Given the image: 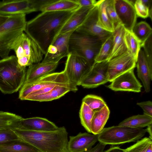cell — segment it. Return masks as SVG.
<instances>
[{
  "mask_svg": "<svg viewBox=\"0 0 152 152\" xmlns=\"http://www.w3.org/2000/svg\"><path fill=\"white\" fill-rule=\"evenodd\" d=\"M134 69L118 76L107 87L114 91L140 92L142 86L135 75Z\"/></svg>",
  "mask_w": 152,
  "mask_h": 152,
  "instance_id": "14",
  "label": "cell"
},
{
  "mask_svg": "<svg viewBox=\"0 0 152 152\" xmlns=\"http://www.w3.org/2000/svg\"><path fill=\"white\" fill-rule=\"evenodd\" d=\"M75 30L61 34L50 44L42 62L58 63L63 58L69 53V42L70 36Z\"/></svg>",
  "mask_w": 152,
  "mask_h": 152,
  "instance_id": "10",
  "label": "cell"
},
{
  "mask_svg": "<svg viewBox=\"0 0 152 152\" xmlns=\"http://www.w3.org/2000/svg\"><path fill=\"white\" fill-rule=\"evenodd\" d=\"M26 15L21 14L9 16L0 26V57L2 58L9 56L13 42L25 31Z\"/></svg>",
  "mask_w": 152,
  "mask_h": 152,
  "instance_id": "5",
  "label": "cell"
},
{
  "mask_svg": "<svg viewBox=\"0 0 152 152\" xmlns=\"http://www.w3.org/2000/svg\"><path fill=\"white\" fill-rule=\"evenodd\" d=\"M142 3L149 9V17L152 19V5L151 0H141Z\"/></svg>",
  "mask_w": 152,
  "mask_h": 152,
  "instance_id": "43",
  "label": "cell"
},
{
  "mask_svg": "<svg viewBox=\"0 0 152 152\" xmlns=\"http://www.w3.org/2000/svg\"><path fill=\"white\" fill-rule=\"evenodd\" d=\"M23 118L13 113L0 111V129L8 128L14 130L18 129L19 123Z\"/></svg>",
  "mask_w": 152,
  "mask_h": 152,
  "instance_id": "29",
  "label": "cell"
},
{
  "mask_svg": "<svg viewBox=\"0 0 152 152\" xmlns=\"http://www.w3.org/2000/svg\"><path fill=\"white\" fill-rule=\"evenodd\" d=\"M98 13V7L96 3L83 23L75 31L96 37L105 40L113 33L106 31L99 26Z\"/></svg>",
  "mask_w": 152,
  "mask_h": 152,
  "instance_id": "13",
  "label": "cell"
},
{
  "mask_svg": "<svg viewBox=\"0 0 152 152\" xmlns=\"http://www.w3.org/2000/svg\"><path fill=\"white\" fill-rule=\"evenodd\" d=\"M77 90V86L71 84L58 85L45 94L32 96H27L24 100L39 102L52 101L60 98L70 91L76 92Z\"/></svg>",
  "mask_w": 152,
  "mask_h": 152,
  "instance_id": "19",
  "label": "cell"
},
{
  "mask_svg": "<svg viewBox=\"0 0 152 152\" xmlns=\"http://www.w3.org/2000/svg\"><path fill=\"white\" fill-rule=\"evenodd\" d=\"M67 84L71 83L69 82L64 71L53 72L32 82L24 83L19 91V98L21 100H24L29 94L48 86Z\"/></svg>",
  "mask_w": 152,
  "mask_h": 152,
  "instance_id": "8",
  "label": "cell"
},
{
  "mask_svg": "<svg viewBox=\"0 0 152 152\" xmlns=\"http://www.w3.org/2000/svg\"><path fill=\"white\" fill-rule=\"evenodd\" d=\"M134 7L137 16L144 18L149 17V9L142 3L141 0H136Z\"/></svg>",
  "mask_w": 152,
  "mask_h": 152,
  "instance_id": "38",
  "label": "cell"
},
{
  "mask_svg": "<svg viewBox=\"0 0 152 152\" xmlns=\"http://www.w3.org/2000/svg\"><path fill=\"white\" fill-rule=\"evenodd\" d=\"M82 102L88 105L94 113L100 110L107 105L101 97L92 94L85 96L83 98Z\"/></svg>",
  "mask_w": 152,
  "mask_h": 152,
  "instance_id": "34",
  "label": "cell"
},
{
  "mask_svg": "<svg viewBox=\"0 0 152 152\" xmlns=\"http://www.w3.org/2000/svg\"><path fill=\"white\" fill-rule=\"evenodd\" d=\"M105 41L96 37L75 31L69 39V53L84 58L92 67Z\"/></svg>",
  "mask_w": 152,
  "mask_h": 152,
  "instance_id": "4",
  "label": "cell"
},
{
  "mask_svg": "<svg viewBox=\"0 0 152 152\" xmlns=\"http://www.w3.org/2000/svg\"><path fill=\"white\" fill-rule=\"evenodd\" d=\"M26 74V67L19 64L16 56L0 60V91L5 94L17 92L24 83Z\"/></svg>",
  "mask_w": 152,
  "mask_h": 152,
  "instance_id": "3",
  "label": "cell"
},
{
  "mask_svg": "<svg viewBox=\"0 0 152 152\" xmlns=\"http://www.w3.org/2000/svg\"><path fill=\"white\" fill-rule=\"evenodd\" d=\"M152 35L141 45L148 63L152 66Z\"/></svg>",
  "mask_w": 152,
  "mask_h": 152,
  "instance_id": "39",
  "label": "cell"
},
{
  "mask_svg": "<svg viewBox=\"0 0 152 152\" xmlns=\"http://www.w3.org/2000/svg\"><path fill=\"white\" fill-rule=\"evenodd\" d=\"M109 0H99L96 4L98 9V22L99 26L107 31L113 33L115 30L114 27L109 20L106 12V7Z\"/></svg>",
  "mask_w": 152,
  "mask_h": 152,
  "instance_id": "27",
  "label": "cell"
},
{
  "mask_svg": "<svg viewBox=\"0 0 152 152\" xmlns=\"http://www.w3.org/2000/svg\"><path fill=\"white\" fill-rule=\"evenodd\" d=\"M137 63L138 77L142 82L145 91L149 92L152 80V66L148 63L141 47L138 54Z\"/></svg>",
  "mask_w": 152,
  "mask_h": 152,
  "instance_id": "21",
  "label": "cell"
},
{
  "mask_svg": "<svg viewBox=\"0 0 152 152\" xmlns=\"http://www.w3.org/2000/svg\"><path fill=\"white\" fill-rule=\"evenodd\" d=\"M107 70L109 82L136 66L137 61L127 51L108 61Z\"/></svg>",
  "mask_w": 152,
  "mask_h": 152,
  "instance_id": "12",
  "label": "cell"
},
{
  "mask_svg": "<svg viewBox=\"0 0 152 152\" xmlns=\"http://www.w3.org/2000/svg\"><path fill=\"white\" fill-rule=\"evenodd\" d=\"M95 5L79 7L58 30L53 40L59 35L75 30L83 23L89 12Z\"/></svg>",
  "mask_w": 152,
  "mask_h": 152,
  "instance_id": "18",
  "label": "cell"
},
{
  "mask_svg": "<svg viewBox=\"0 0 152 152\" xmlns=\"http://www.w3.org/2000/svg\"><path fill=\"white\" fill-rule=\"evenodd\" d=\"M15 132L21 140L40 152H68V133L64 126L52 131H37L17 129Z\"/></svg>",
  "mask_w": 152,
  "mask_h": 152,
  "instance_id": "2",
  "label": "cell"
},
{
  "mask_svg": "<svg viewBox=\"0 0 152 152\" xmlns=\"http://www.w3.org/2000/svg\"><path fill=\"white\" fill-rule=\"evenodd\" d=\"M123 149L118 146H112L103 152H122Z\"/></svg>",
  "mask_w": 152,
  "mask_h": 152,
  "instance_id": "44",
  "label": "cell"
},
{
  "mask_svg": "<svg viewBox=\"0 0 152 152\" xmlns=\"http://www.w3.org/2000/svg\"><path fill=\"white\" fill-rule=\"evenodd\" d=\"M132 31L140 42L141 45L152 33L151 28L145 21H141L136 24Z\"/></svg>",
  "mask_w": 152,
  "mask_h": 152,
  "instance_id": "31",
  "label": "cell"
},
{
  "mask_svg": "<svg viewBox=\"0 0 152 152\" xmlns=\"http://www.w3.org/2000/svg\"><path fill=\"white\" fill-rule=\"evenodd\" d=\"M137 104L143 110L144 114L152 117V102L148 100L137 102Z\"/></svg>",
  "mask_w": 152,
  "mask_h": 152,
  "instance_id": "40",
  "label": "cell"
},
{
  "mask_svg": "<svg viewBox=\"0 0 152 152\" xmlns=\"http://www.w3.org/2000/svg\"><path fill=\"white\" fill-rule=\"evenodd\" d=\"M59 127L47 119L40 117L23 118L19 123V128L37 131H52Z\"/></svg>",
  "mask_w": 152,
  "mask_h": 152,
  "instance_id": "20",
  "label": "cell"
},
{
  "mask_svg": "<svg viewBox=\"0 0 152 152\" xmlns=\"http://www.w3.org/2000/svg\"><path fill=\"white\" fill-rule=\"evenodd\" d=\"M19 140L21 139L14 130L8 128L0 129V145Z\"/></svg>",
  "mask_w": 152,
  "mask_h": 152,
  "instance_id": "37",
  "label": "cell"
},
{
  "mask_svg": "<svg viewBox=\"0 0 152 152\" xmlns=\"http://www.w3.org/2000/svg\"><path fill=\"white\" fill-rule=\"evenodd\" d=\"M11 50L15 52L19 64L26 67L40 62L44 55L35 42L24 32L13 42Z\"/></svg>",
  "mask_w": 152,
  "mask_h": 152,
  "instance_id": "7",
  "label": "cell"
},
{
  "mask_svg": "<svg viewBox=\"0 0 152 152\" xmlns=\"http://www.w3.org/2000/svg\"><path fill=\"white\" fill-rule=\"evenodd\" d=\"M113 42V36L112 34L102 44L95 58V63L108 61L111 51Z\"/></svg>",
  "mask_w": 152,
  "mask_h": 152,
  "instance_id": "33",
  "label": "cell"
},
{
  "mask_svg": "<svg viewBox=\"0 0 152 152\" xmlns=\"http://www.w3.org/2000/svg\"><path fill=\"white\" fill-rule=\"evenodd\" d=\"M79 6L74 0H49L42 7L39 11L56 12L74 11Z\"/></svg>",
  "mask_w": 152,
  "mask_h": 152,
  "instance_id": "24",
  "label": "cell"
},
{
  "mask_svg": "<svg viewBox=\"0 0 152 152\" xmlns=\"http://www.w3.org/2000/svg\"><path fill=\"white\" fill-rule=\"evenodd\" d=\"M0 152H40L33 146L22 140H17L0 145Z\"/></svg>",
  "mask_w": 152,
  "mask_h": 152,
  "instance_id": "26",
  "label": "cell"
},
{
  "mask_svg": "<svg viewBox=\"0 0 152 152\" xmlns=\"http://www.w3.org/2000/svg\"><path fill=\"white\" fill-rule=\"evenodd\" d=\"M79 7H85L95 5L97 1L95 0H74Z\"/></svg>",
  "mask_w": 152,
  "mask_h": 152,
  "instance_id": "41",
  "label": "cell"
},
{
  "mask_svg": "<svg viewBox=\"0 0 152 152\" xmlns=\"http://www.w3.org/2000/svg\"><path fill=\"white\" fill-rule=\"evenodd\" d=\"M114 6L121 25L126 30L132 31L137 18L134 6L128 0H114Z\"/></svg>",
  "mask_w": 152,
  "mask_h": 152,
  "instance_id": "16",
  "label": "cell"
},
{
  "mask_svg": "<svg viewBox=\"0 0 152 152\" xmlns=\"http://www.w3.org/2000/svg\"><path fill=\"white\" fill-rule=\"evenodd\" d=\"M98 141V135L89 133L80 132L76 136H69L68 152H85L92 148Z\"/></svg>",
  "mask_w": 152,
  "mask_h": 152,
  "instance_id": "17",
  "label": "cell"
},
{
  "mask_svg": "<svg viewBox=\"0 0 152 152\" xmlns=\"http://www.w3.org/2000/svg\"><path fill=\"white\" fill-rule=\"evenodd\" d=\"M125 31V29L121 24L115 28L113 33V46L108 61L127 51L124 40Z\"/></svg>",
  "mask_w": 152,
  "mask_h": 152,
  "instance_id": "23",
  "label": "cell"
},
{
  "mask_svg": "<svg viewBox=\"0 0 152 152\" xmlns=\"http://www.w3.org/2000/svg\"><path fill=\"white\" fill-rule=\"evenodd\" d=\"M94 113L86 104L82 102L79 111V117L82 126L89 133H91V124Z\"/></svg>",
  "mask_w": 152,
  "mask_h": 152,
  "instance_id": "32",
  "label": "cell"
},
{
  "mask_svg": "<svg viewBox=\"0 0 152 152\" xmlns=\"http://www.w3.org/2000/svg\"><path fill=\"white\" fill-rule=\"evenodd\" d=\"M106 145L99 142L95 147L85 152H103Z\"/></svg>",
  "mask_w": 152,
  "mask_h": 152,
  "instance_id": "42",
  "label": "cell"
},
{
  "mask_svg": "<svg viewBox=\"0 0 152 152\" xmlns=\"http://www.w3.org/2000/svg\"><path fill=\"white\" fill-rule=\"evenodd\" d=\"M36 12L34 0H3L0 1V15L26 14Z\"/></svg>",
  "mask_w": 152,
  "mask_h": 152,
  "instance_id": "15",
  "label": "cell"
},
{
  "mask_svg": "<svg viewBox=\"0 0 152 152\" xmlns=\"http://www.w3.org/2000/svg\"><path fill=\"white\" fill-rule=\"evenodd\" d=\"M110 110L107 105L94 113L91 124V133L98 135L102 131L109 117Z\"/></svg>",
  "mask_w": 152,
  "mask_h": 152,
  "instance_id": "25",
  "label": "cell"
},
{
  "mask_svg": "<svg viewBox=\"0 0 152 152\" xmlns=\"http://www.w3.org/2000/svg\"><path fill=\"white\" fill-rule=\"evenodd\" d=\"M152 144V140L145 137L137 141L133 145L125 149L122 152H145L149 146Z\"/></svg>",
  "mask_w": 152,
  "mask_h": 152,
  "instance_id": "35",
  "label": "cell"
},
{
  "mask_svg": "<svg viewBox=\"0 0 152 152\" xmlns=\"http://www.w3.org/2000/svg\"><path fill=\"white\" fill-rule=\"evenodd\" d=\"M66 57L64 71L70 83L77 86L91 66L86 59L79 56L69 53Z\"/></svg>",
  "mask_w": 152,
  "mask_h": 152,
  "instance_id": "9",
  "label": "cell"
},
{
  "mask_svg": "<svg viewBox=\"0 0 152 152\" xmlns=\"http://www.w3.org/2000/svg\"><path fill=\"white\" fill-rule=\"evenodd\" d=\"M106 12L108 18L113 24L114 28L121 24L115 10L114 0H109L106 7Z\"/></svg>",
  "mask_w": 152,
  "mask_h": 152,
  "instance_id": "36",
  "label": "cell"
},
{
  "mask_svg": "<svg viewBox=\"0 0 152 152\" xmlns=\"http://www.w3.org/2000/svg\"><path fill=\"white\" fill-rule=\"evenodd\" d=\"M152 144H151L148 147L145 152H152Z\"/></svg>",
  "mask_w": 152,
  "mask_h": 152,
  "instance_id": "47",
  "label": "cell"
},
{
  "mask_svg": "<svg viewBox=\"0 0 152 152\" xmlns=\"http://www.w3.org/2000/svg\"><path fill=\"white\" fill-rule=\"evenodd\" d=\"M152 124V117L145 114L134 115L121 122L119 126L134 128H143Z\"/></svg>",
  "mask_w": 152,
  "mask_h": 152,
  "instance_id": "28",
  "label": "cell"
},
{
  "mask_svg": "<svg viewBox=\"0 0 152 152\" xmlns=\"http://www.w3.org/2000/svg\"><path fill=\"white\" fill-rule=\"evenodd\" d=\"M146 129L147 132L149 134V138L152 140V124H151L147 126Z\"/></svg>",
  "mask_w": 152,
  "mask_h": 152,
  "instance_id": "45",
  "label": "cell"
},
{
  "mask_svg": "<svg viewBox=\"0 0 152 152\" xmlns=\"http://www.w3.org/2000/svg\"><path fill=\"white\" fill-rule=\"evenodd\" d=\"M108 61L95 63L79 86L85 88H94L108 82Z\"/></svg>",
  "mask_w": 152,
  "mask_h": 152,
  "instance_id": "11",
  "label": "cell"
},
{
  "mask_svg": "<svg viewBox=\"0 0 152 152\" xmlns=\"http://www.w3.org/2000/svg\"><path fill=\"white\" fill-rule=\"evenodd\" d=\"M8 18L9 16L0 15V26L4 23Z\"/></svg>",
  "mask_w": 152,
  "mask_h": 152,
  "instance_id": "46",
  "label": "cell"
},
{
  "mask_svg": "<svg viewBox=\"0 0 152 152\" xmlns=\"http://www.w3.org/2000/svg\"><path fill=\"white\" fill-rule=\"evenodd\" d=\"M58 64V63L41 62L31 65L26 71L24 83L32 82L44 75L53 72Z\"/></svg>",
  "mask_w": 152,
  "mask_h": 152,
  "instance_id": "22",
  "label": "cell"
},
{
  "mask_svg": "<svg viewBox=\"0 0 152 152\" xmlns=\"http://www.w3.org/2000/svg\"><path fill=\"white\" fill-rule=\"evenodd\" d=\"M124 40L127 51L137 61L138 54L141 48V42L132 31L126 29Z\"/></svg>",
  "mask_w": 152,
  "mask_h": 152,
  "instance_id": "30",
  "label": "cell"
},
{
  "mask_svg": "<svg viewBox=\"0 0 152 152\" xmlns=\"http://www.w3.org/2000/svg\"><path fill=\"white\" fill-rule=\"evenodd\" d=\"M146 132V129L142 128L113 126L104 128L98 135V140L106 145H114L136 142L142 139Z\"/></svg>",
  "mask_w": 152,
  "mask_h": 152,
  "instance_id": "6",
  "label": "cell"
},
{
  "mask_svg": "<svg viewBox=\"0 0 152 152\" xmlns=\"http://www.w3.org/2000/svg\"><path fill=\"white\" fill-rule=\"evenodd\" d=\"M75 11L41 12L27 22L24 31L45 55L58 30Z\"/></svg>",
  "mask_w": 152,
  "mask_h": 152,
  "instance_id": "1",
  "label": "cell"
}]
</instances>
